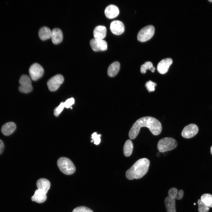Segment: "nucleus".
<instances>
[{"mask_svg":"<svg viewBox=\"0 0 212 212\" xmlns=\"http://www.w3.org/2000/svg\"><path fill=\"white\" fill-rule=\"evenodd\" d=\"M143 127L148 128L155 135L160 134L162 130V125L157 119L150 116L144 117L138 119L133 124L129 132L130 138L131 139L135 138L140 128Z\"/></svg>","mask_w":212,"mask_h":212,"instance_id":"obj_1","label":"nucleus"},{"mask_svg":"<svg viewBox=\"0 0 212 212\" xmlns=\"http://www.w3.org/2000/svg\"><path fill=\"white\" fill-rule=\"evenodd\" d=\"M150 164L149 160L147 158L138 160L126 172V178L130 180L142 178L148 172Z\"/></svg>","mask_w":212,"mask_h":212,"instance_id":"obj_2","label":"nucleus"},{"mask_svg":"<svg viewBox=\"0 0 212 212\" xmlns=\"http://www.w3.org/2000/svg\"><path fill=\"white\" fill-rule=\"evenodd\" d=\"M57 165L60 170L65 174H72L76 170L75 166L72 162L66 157L59 158L57 161Z\"/></svg>","mask_w":212,"mask_h":212,"instance_id":"obj_3","label":"nucleus"},{"mask_svg":"<svg viewBox=\"0 0 212 212\" xmlns=\"http://www.w3.org/2000/svg\"><path fill=\"white\" fill-rule=\"evenodd\" d=\"M178 145L177 141L173 138L165 137L160 139L158 142L157 148L160 152L172 150Z\"/></svg>","mask_w":212,"mask_h":212,"instance_id":"obj_4","label":"nucleus"},{"mask_svg":"<svg viewBox=\"0 0 212 212\" xmlns=\"http://www.w3.org/2000/svg\"><path fill=\"white\" fill-rule=\"evenodd\" d=\"M155 32L154 26L149 25L144 27L140 29L137 35L138 40L143 42L150 39L153 36Z\"/></svg>","mask_w":212,"mask_h":212,"instance_id":"obj_5","label":"nucleus"},{"mask_svg":"<svg viewBox=\"0 0 212 212\" xmlns=\"http://www.w3.org/2000/svg\"><path fill=\"white\" fill-rule=\"evenodd\" d=\"M20 86L19 87V91L24 93H27L33 90L30 78L27 75L24 74L20 77L19 80Z\"/></svg>","mask_w":212,"mask_h":212,"instance_id":"obj_6","label":"nucleus"},{"mask_svg":"<svg viewBox=\"0 0 212 212\" xmlns=\"http://www.w3.org/2000/svg\"><path fill=\"white\" fill-rule=\"evenodd\" d=\"M44 70L42 67L38 63H34L30 67L29 73L32 80L36 81L43 76Z\"/></svg>","mask_w":212,"mask_h":212,"instance_id":"obj_7","label":"nucleus"},{"mask_svg":"<svg viewBox=\"0 0 212 212\" xmlns=\"http://www.w3.org/2000/svg\"><path fill=\"white\" fill-rule=\"evenodd\" d=\"M64 78L62 75L58 74L49 79L47 84L49 90L52 92L57 90L63 83Z\"/></svg>","mask_w":212,"mask_h":212,"instance_id":"obj_8","label":"nucleus"},{"mask_svg":"<svg viewBox=\"0 0 212 212\" xmlns=\"http://www.w3.org/2000/svg\"><path fill=\"white\" fill-rule=\"evenodd\" d=\"M198 128L194 124H191L185 126L181 132V135L184 138H190L195 136L198 132Z\"/></svg>","mask_w":212,"mask_h":212,"instance_id":"obj_9","label":"nucleus"},{"mask_svg":"<svg viewBox=\"0 0 212 212\" xmlns=\"http://www.w3.org/2000/svg\"><path fill=\"white\" fill-rule=\"evenodd\" d=\"M90 44L92 50L95 51H105L107 49V44L103 39H93L90 41Z\"/></svg>","mask_w":212,"mask_h":212,"instance_id":"obj_10","label":"nucleus"},{"mask_svg":"<svg viewBox=\"0 0 212 212\" xmlns=\"http://www.w3.org/2000/svg\"><path fill=\"white\" fill-rule=\"evenodd\" d=\"M110 29L111 32L114 34L120 35L125 31V26L123 23L118 20L112 21L110 24Z\"/></svg>","mask_w":212,"mask_h":212,"instance_id":"obj_11","label":"nucleus"},{"mask_svg":"<svg viewBox=\"0 0 212 212\" xmlns=\"http://www.w3.org/2000/svg\"><path fill=\"white\" fill-rule=\"evenodd\" d=\"M172 63V60L170 58H167L162 60L157 65L158 71L161 74H165L168 72Z\"/></svg>","mask_w":212,"mask_h":212,"instance_id":"obj_12","label":"nucleus"},{"mask_svg":"<svg viewBox=\"0 0 212 212\" xmlns=\"http://www.w3.org/2000/svg\"><path fill=\"white\" fill-rule=\"evenodd\" d=\"M119 10L116 6L110 4L108 6L105 10V14L107 18L110 19L114 18L119 15Z\"/></svg>","mask_w":212,"mask_h":212,"instance_id":"obj_13","label":"nucleus"},{"mask_svg":"<svg viewBox=\"0 0 212 212\" xmlns=\"http://www.w3.org/2000/svg\"><path fill=\"white\" fill-rule=\"evenodd\" d=\"M106 28L105 26L99 25L96 26L93 31L94 39H103L106 36Z\"/></svg>","mask_w":212,"mask_h":212,"instance_id":"obj_14","label":"nucleus"},{"mask_svg":"<svg viewBox=\"0 0 212 212\" xmlns=\"http://www.w3.org/2000/svg\"><path fill=\"white\" fill-rule=\"evenodd\" d=\"M16 128V126L14 122H9L3 125L1 129V132L4 135L8 136L12 133Z\"/></svg>","mask_w":212,"mask_h":212,"instance_id":"obj_15","label":"nucleus"},{"mask_svg":"<svg viewBox=\"0 0 212 212\" xmlns=\"http://www.w3.org/2000/svg\"><path fill=\"white\" fill-rule=\"evenodd\" d=\"M47 198L46 194L41 189H37L35 191L34 194L31 197V199L33 201L41 203L45 201Z\"/></svg>","mask_w":212,"mask_h":212,"instance_id":"obj_16","label":"nucleus"},{"mask_svg":"<svg viewBox=\"0 0 212 212\" xmlns=\"http://www.w3.org/2000/svg\"><path fill=\"white\" fill-rule=\"evenodd\" d=\"M52 42L54 44H57L62 41L63 35L62 31L59 28H56L52 31L51 36Z\"/></svg>","mask_w":212,"mask_h":212,"instance_id":"obj_17","label":"nucleus"},{"mask_svg":"<svg viewBox=\"0 0 212 212\" xmlns=\"http://www.w3.org/2000/svg\"><path fill=\"white\" fill-rule=\"evenodd\" d=\"M37 189L42 190L46 194L50 188V183L47 179L42 178L38 180L36 183Z\"/></svg>","mask_w":212,"mask_h":212,"instance_id":"obj_18","label":"nucleus"},{"mask_svg":"<svg viewBox=\"0 0 212 212\" xmlns=\"http://www.w3.org/2000/svg\"><path fill=\"white\" fill-rule=\"evenodd\" d=\"M120 67V64L119 62L115 61L112 63L108 69V75L111 77L115 76L119 71Z\"/></svg>","mask_w":212,"mask_h":212,"instance_id":"obj_19","label":"nucleus"},{"mask_svg":"<svg viewBox=\"0 0 212 212\" xmlns=\"http://www.w3.org/2000/svg\"><path fill=\"white\" fill-rule=\"evenodd\" d=\"M165 204L167 212H176L175 201L169 196L165 200Z\"/></svg>","mask_w":212,"mask_h":212,"instance_id":"obj_20","label":"nucleus"},{"mask_svg":"<svg viewBox=\"0 0 212 212\" xmlns=\"http://www.w3.org/2000/svg\"><path fill=\"white\" fill-rule=\"evenodd\" d=\"M52 31L47 26H44L42 27L39 31V36L42 40L48 39L51 36Z\"/></svg>","mask_w":212,"mask_h":212,"instance_id":"obj_21","label":"nucleus"},{"mask_svg":"<svg viewBox=\"0 0 212 212\" xmlns=\"http://www.w3.org/2000/svg\"><path fill=\"white\" fill-rule=\"evenodd\" d=\"M168 194L170 197L175 199L180 200L183 197L184 192L182 190L178 192L177 189L175 188H171L168 191Z\"/></svg>","mask_w":212,"mask_h":212,"instance_id":"obj_22","label":"nucleus"},{"mask_svg":"<svg viewBox=\"0 0 212 212\" xmlns=\"http://www.w3.org/2000/svg\"><path fill=\"white\" fill-rule=\"evenodd\" d=\"M133 149V145L131 140H127L125 143L123 148L124 155L126 157H129L131 155Z\"/></svg>","mask_w":212,"mask_h":212,"instance_id":"obj_23","label":"nucleus"},{"mask_svg":"<svg viewBox=\"0 0 212 212\" xmlns=\"http://www.w3.org/2000/svg\"><path fill=\"white\" fill-rule=\"evenodd\" d=\"M147 69L150 70L153 72H155V68L153 67L152 63L150 62H145L141 66L140 71L141 73H145Z\"/></svg>","mask_w":212,"mask_h":212,"instance_id":"obj_24","label":"nucleus"},{"mask_svg":"<svg viewBox=\"0 0 212 212\" xmlns=\"http://www.w3.org/2000/svg\"><path fill=\"white\" fill-rule=\"evenodd\" d=\"M201 200L206 206L212 207V195L208 193L204 194L201 197Z\"/></svg>","mask_w":212,"mask_h":212,"instance_id":"obj_25","label":"nucleus"},{"mask_svg":"<svg viewBox=\"0 0 212 212\" xmlns=\"http://www.w3.org/2000/svg\"><path fill=\"white\" fill-rule=\"evenodd\" d=\"M199 212H208L209 210V207L205 205L199 199L198 201Z\"/></svg>","mask_w":212,"mask_h":212,"instance_id":"obj_26","label":"nucleus"},{"mask_svg":"<svg viewBox=\"0 0 212 212\" xmlns=\"http://www.w3.org/2000/svg\"><path fill=\"white\" fill-rule=\"evenodd\" d=\"M66 106L64 102H61L59 105L56 107L54 110V115L56 117L58 116Z\"/></svg>","mask_w":212,"mask_h":212,"instance_id":"obj_27","label":"nucleus"},{"mask_svg":"<svg viewBox=\"0 0 212 212\" xmlns=\"http://www.w3.org/2000/svg\"><path fill=\"white\" fill-rule=\"evenodd\" d=\"M157 85V84L151 80L146 82L145 86L148 91L150 92L155 90V87Z\"/></svg>","mask_w":212,"mask_h":212,"instance_id":"obj_28","label":"nucleus"},{"mask_svg":"<svg viewBox=\"0 0 212 212\" xmlns=\"http://www.w3.org/2000/svg\"><path fill=\"white\" fill-rule=\"evenodd\" d=\"M72 212H93L90 209L84 206L77 207L73 210Z\"/></svg>","mask_w":212,"mask_h":212,"instance_id":"obj_29","label":"nucleus"},{"mask_svg":"<svg viewBox=\"0 0 212 212\" xmlns=\"http://www.w3.org/2000/svg\"><path fill=\"white\" fill-rule=\"evenodd\" d=\"M100 135H97L96 132L93 133L92 135V140H91V142H92L93 141L95 144L96 145H98L101 140L100 138Z\"/></svg>","mask_w":212,"mask_h":212,"instance_id":"obj_30","label":"nucleus"},{"mask_svg":"<svg viewBox=\"0 0 212 212\" xmlns=\"http://www.w3.org/2000/svg\"><path fill=\"white\" fill-rule=\"evenodd\" d=\"M66 105V108H68L71 107V106L74 103V100L73 97L67 99L65 102H64Z\"/></svg>","mask_w":212,"mask_h":212,"instance_id":"obj_31","label":"nucleus"},{"mask_svg":"<svg viewBox=\"0 0 212 212\" xmlns=\"http://www.w3.org/2000/svg\"><path fill=\"white\" fill-rule=\"evenodd\" d=\"M4 149V144L3 142L0 139V154L3 152Z\"/></svg>","mask_w":212,"mask_h":212,"instance_id":"obj_32","label":"nucleus"},{"mask_svg":"<svg viewBox=\"0 0 212 212\" xmlns=\"http://www.w3.org/2000/svg\"><path fill=\"white\" fill-rule=\"evenodd\" d=\"M211 153L212 155V146H211Z\"/></svg>","mask_w":212,"mask_h":212,"instance_id":"obj_33","label":"nucleus"},{"mask_svg":"<svg viewBox=\"0 0 212 212\" xmlns=\"http://www.w3.org/2000/svg\"><path fill=\"white\" fill-rule=\"evenodd\" d=\"M208 1L211 2H212V0H208Z\"/></svg>","mask_w":212,"mask_h":212,"instance_id":"obj_34","label":"nucleus"},{"mask_svg":"<svg viewBox=\"0 0 212 212\" xmlns=\"http://www.w3.org/2000/svg\"><path fill=\"white\" fill-rule=\"evenodd\" d=\"M70 107V108H71V109H72V107L71 106Z\"/></svg>","mask_w":212,"mask_h":212,"instance_id":"obj_35","label":"nucleus"},{"mask_svg":"<svg viewBox=\"0 0 212 212\" xmlns=\"http://www.w3.org/2000/svg\"><path fill=\"white\" fill-rule=\"evenodd\" d=\"M194 205H195L196 204V203H194Z\"/></svg>","mask_w":212,"mask_h":212,"instance_id":"obj_36","label":"nucleus"}]
</instances>
